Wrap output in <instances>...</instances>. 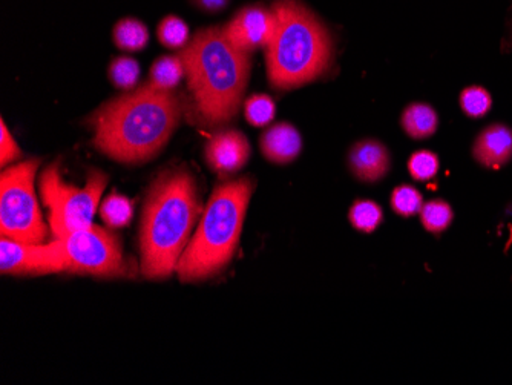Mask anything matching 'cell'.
<instances>
[{"label":"cell","instance_id":"obj_1","mask_svg":"<svg viewBox=\"0 0 512 385\" xmlns=\"http://www.w3.org/2000/svg\"><path fill=\"white\" fill-rule=\"evenodd\" d=\"M181 116L183 102L174 91L146 83L94 114V145L115 162L146 163L171 140Z\"/></svg>","mask_w":512,"mask_h":385},{"label":"cell","instance_id":"obj_2","mask_svg":"<svg viewBox=\"0 0 512 385\" xmlns=\"http://www.w3.org/2000/svg\"><path fill=\"white\" fill-rule=\"evenodd\" d=\"M200 215V195L191 172H161L146 195L140 226L142 274L148 280L174 274Z\"/></svg>","mask_w":512,"mask_h":385},{"label":"cell","instance_id":"obj_3","mask_svg":"<svg viewBox=\"0 0 512 385\" xmlns=\"http://www.w3.org/2000/svg\"><path fill=\"white\" fill-rule=\"evenodd\" d=\"M178 56L203 122L209 126L232 122L249 83V53L230 42L224 27H211L198 31Z\"/></svg>","mask_w":512,"mask_h":385},{"label":"cell","instance_id":"obj_4","mask_svg":"<svg viewBox=\"0 0 512 385\" xmlns=\"http://www.w3.org/2000/svg\"><path fill=\"white\" fill-rule=\"evenodd\" d=\"M275 31L266 48L267 76L275 89H295L319 79L332 65L333 42L315 13L299 0H276Z\"/></svg>","mask_w":512,"mask_h":385},{"label":"cell","instance_id":"obj_5","mask_svg":"<svg viewBox=\"0 0 512 385\" xmlns=\"http://www.w3.org/2000/svg\"><path fill=\"white\" fill-rule=\"evenodd\" d=\"M255 183L243 177L217 186L194 237L177 264L183 283L209 280L226 269L240 244Z\"/></svg>","mask_w":512,"mask_h":385},{"label":"cell","instance_id":"obj_6","mask_svg":"<svg viewBox=\"0 0 512 385\" xmlns=\"http://www.w3.org/2000/svg\"><path fill=\"white\" fill-rule=\"evenodd\" d=\"M40 160L11 166L0 177V235L25 244H42L48 237L37 205L34 178Z\"/></svg>","mask_w":512,"mask_h":385},{"label":"cell","instance_id":"obj_7","mask_svg":"<svg viewBox=\"0 0 512 385\" xmlns=\"http://www.w3.org/2000/svg\"><path fill=\"white\" fill-rule=\"evenodd\" d=\"M108 185L105 172L94 169L85 188L66 185L60 177V162L53 163L40 177V194L50 209L51 231L63 238L92 226V218L99 208L100 198Z\"/></svg>","mask_w":512,"mask_h":385},{"label":"cell","instance_id":"obj_8","mask_svg":"<svg viewBox=\"0 0 512 385\" xmlns=\"http://www.w3.org/2000/svg\"><path fill=\"white\" fill-rule=\"evenodd\" d=\"M63 260L65 272L92 275V277H126L122 241L112 232L99 226H89L68 237L54 240Z\"/></svg>","mask_w":512,"mask_h":385},{"label":"cell","instance_id":"obj_9","mask_svg":"<svg viewBox=\"0 0 512 385\" xmlns=\"http://www.w3.org/2000/svg\"><path fill=\"white\" fill-rule=\"evenodd\" d=\"M0 270L4 275H50L65 272L56 244H25L2 238Z\"/></svg>","mask_w":512,"mask_h":385},{"label":"cell","instance_id":"obj_10","mask_svg":"<svg viewBox=\"0 0 512 385\" xmlns=\"http://www.w3.org/2000/svg\"><path fill=\"white\" fill-rule=\"evenodd\" d=\"M230 42L244 53L269 47L275 31V14L272 8L249 5L241 8L229 24L224 27Z\"/></svg>","mask_w":512,"mask_h":385},{"label":"cell","instance_id":"obj_11","mask_svg":"<svg viewBox=\"0 0 512 385\" xmlns=\"http://www.w3.org/2000/svg\"><path fill=\"white\" fill-rule=\"evenodd\" d=\"M206 163L220 178L240 172L249 162L250 143L243 132L226 129L207 142L204 149Z\"/></svg>","mask_w":512,"mask_h":385},{"label":"cell","instance_id":"obj_12","mask_svg":"<svg viewBox=\"0 0 512 385\" xmlns=\"http://www.w3.org/2000/svg\"><path fill=\"white\" fill-rule=\"evenodd\" d=\"M348 166L358 180L376 183L390 171V151L379 140H361L348 152Z\"/></svg>","mask_w":512,"mask_h":385},{"label":"cell","instance_id":"obj_13","mask_svg":"<svg viewBox=\"0 0 512 385\" xmlns=\"http://www.w3.org/2000/svg\"><path fill=\"white\" fill-rule=\"evenodd\" d=\"M261 152L275 165L295 162L302 149L301 134L292 123L281 122L269 126L261 135Z\"/></svg>","mask_w":512,"mask_h":385},{"label":"cell","instance_id":"obj_14","mask_svg":"<svg viewBox=\"0 0 512 385\" xmlns=\"http://www.w3.org/2000/svg\"><path fill=\"white\" fill-rule=\"evenodd\" d=\"M473 155L485 168L499 169L512 158V132L505 125L494 123L480 132L473 146Z\"/></svg>","mask_w":512,"mask_h":385},{"label":"cell","instance_id":"obj_15","mask_svg":"<svg viewBox=\"0 0 512 385\" xmlns=\"http://www.w3.org/2000/svg\"><path fill=\"white\" fill-rule=\"evenodd\" d=\"M401 125L410 139H430L437 131L439 117L433 106L427 103H411L402 112Z\"/></svg>","mask_w":512,"mask_h":385},{"label":"cell","instance_id":"obj_16","mask_svg":"<svg viewBox=\"0 0 512 385\" xmlns=\"http://www.w3.org/2000/svg\"><path fill=\"white\" fill-rule=\"evenodd\" d=\"M183 77H186V71L181 57L163 56L152 65L149 85L163 91H174Z\"/></svg>","mask_w":512,"mask_h":385},{"label":"cell","instance_id":"obj_17","mask_svg":"<svg viewBox=\"0 0 512 385\" xmlns=\"http://www.w3.org/2000/svg\"><path fill=\"white\" fill-rule=\"evenodd\" d=\"M114 42L123 51H142L149 42L148 27L140 20L126 17L115 24Z\"/></svg>","mask_w":512,"mask_h":385},{"label":"cell","instance_id":"obj_18","mask_svg":"<svg viewBox=\"0 0 512 385\" xmlns=\"http://www.w3.org/2000/svg\"><path fill=\"white\" fill-rule=\"evenodd\" d=\"M348 220L356 231L371 234L381 226L382 220H384V211L375 201L358 200L350 208Z\"/></svg>","mask_w":512,"mask_h":385},{"label":"cell","instance_id":"obj_19","mask_svg":"<svg viewBox=\"0 0 512 385\" xmlns=\"http://www.w3.org/2000/svg\"><path fill=\"white\" fill-rule=\"evenodd\" d=\"M419 214H421V223L425 231L434 235H439L447 231V229L450 228V224L453 223L454 218L453 209H451V206L444 200L427 201V203L422 206Z\"/></svg>","mask_w":512,"mask_h":385},{"label":"cell","instance_id":"obj_20","mask_svg":"<svg viewBox=\"0 0 512 385\" xmlns=\"http://www.w3.org/2000/svg\"><path fill=\"white\" fill-rule=\"evenodd\" d=\"M390 205L394 214L399 217H413L421 212L424 197L414 186L399 185L391 192Z\"/></svg>","mask_w":512,"mask_h":385},{"label":"cell","instance_id":"obj_21","mask_svg":"<svg viewBox=\"0 0 512 385\" xmlns=\"http://www.w3.org/2000/svg\"><path fill=\"white\" fill-rule=\"evenodd\" d=\"M100 214L109 228H125L134 214V206L123 195L112 194L106 198L102 209H100Z\"/></svg>","mask_w":512,"mask_h":385},{"label":"cell","instance_id":"obj_22","mask_svg":"<svg viewBox=\"0 0 512 385\" xmlns=\"http://www.w3.org/2000/svg\"><path fill=\"white\" fill-rule=\"evenodd\" d=\"M158 40L166 48L180 50L189 43V27L184 20L177 16H166L157 28Z\"/></svg>","mask_w":512,"mask_h":385},{"label":"cell","instance_id":"obj_23","mask_svg":"<svg viewBox=\"0 0 512 385\" xmlns=\"http://www.w3.org/2000/svg\"><path fill=\"white\" fill-rule=\"evenodd\" d=\"M276 106L272 97L266 94H256L244 103V116L247 122L256 128L270 125L275 117Z\"/></svg>","mask_w":512,"mask_h":385},{"label":"cell","instance_id":"obj_24","mask_svg":"<svg viewBox=\"0 0 512 385\" xmlns=\"http://www.w3.org/2000/svg\"><path fill=\"white\" fill-rule=\"evenodd\" d=\"M108 76L117 88L131 91L137 85L138 77H140V66H138L137 60L131 59V57H117L109 65Z\"/></svg>","mask_w":512,"mask_h":385},{"label":"cell","instance_id":"obj_25","mask_svg":"<svg viewBox=\"0 0 512 385\" xmlns=\"http://www.w3.org/2000/svg\"><path fill=\"white\" fill-rule=\"evenodd\" d=\"M491 105H493L491 94L482 86H468L460 94V108L473 119L486 116V112H490Z\"/></svg>","mask_w":512,"mask_h":385},{"label":"cell","instance_id":"obj_26","mask_svg":"<svg viewBox=\"0 0 512 385\" xmlns=\"http://www.w3.org/2000/svg\"><path fill=\"white\" fill-rule=\"evenodd\" d=\"M439 169V157L428 149L414 152L408 160V171L416 181L431 180L439 174Z\"/></svg>","mask_w":512,"mask_h":385},{"label":"cell","instance_id":"obj_27","mask_svg":"<svg viewBox=\"0 0 512 385\" xmlns=\"http://www.w3.org/2000/svg\"><path fill=\"white\" fill-rule=\"evenodd\" d=\"M0 148H2V155H0V165L2 166L11 165L22 158V152L14 142L13 135L8 131L4 120L0 122Z\"/></svg>","mask_w":512,"mask_h":385},{"label":"cell","instance_id":"obj_28","mask_svg":"<svg viewBox=\"0 0 512 385\" xmlns=\"http://www.w3.org/2000/svg\"><path fill=\"white\" fill-rule=\"evenodd\" d=\"M192 2L207 13H218L229 5L230 0H192Z\"/></svg>","mask_w":512,"mask_h":385}]
</instances>
